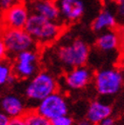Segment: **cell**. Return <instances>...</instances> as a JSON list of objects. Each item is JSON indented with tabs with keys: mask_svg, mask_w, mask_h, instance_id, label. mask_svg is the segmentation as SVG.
Segmentation results:
<instances>
[{
	"mask_svg": "<svg viewBox=\"0 0 124 125\" xmlns=\"http://www.w3.org/2000/svg\"><path fill=\"white\" fill-rule=\"evenodd\" d=\"M62 24L73 23L97 16L101 0H56Z\"/></svg>",
	"mask_w": 124,
	"mask_h": 125,
	"instance_id": "obj_1",
	"label": "cell"
},
{
	"mask_svg": "<svg viewBox=\"0 0 124 125\" xmlns=\"http://www.w3.org/2000/svg\"><path fill=\"white\" fill-rule=\"evenodd\" d=\"M24 30L40 45H49L56 41L63 31V24L31 13Z\"/></svg>",
	"mask_w": 124,
	"mask_h": 125,
	"instance_id": "obj_2",
	"label": "cell"
},
{
	"mask_svg": "<svg viewBox=\"0 0 124 125\" xmlns=\"http://www.w3.org/2000/svg\"><path fill=\"white\" fill-rule=\"evenodd\" d=\"M90 46L83 40L75 39L64 44L57 50V59L60 64L67 69L84 66L90 58Z\"/></svg>",
	"mask_w": 124,
	"mask_h": 125,
	"instance_id": "obj_3",
	"label": "cell"
},
{
	"mask_svg": "<svg viewBox=\"0 0 124 125\" xmlns=\"http://www.w3.org/2000/svg\"><path fill=\"white\" fill-rule=\"evenodd\" d=\"M58 91V82L48 71H39L29 80L24 95L31 102L40 103L48 96Z\"/></svg>",
	"mask_w": 124,
	"mask_h": 125,
	"instance_id": "obj_4",
	"label": "cell"
},
{
	"mask_svg": "<svg viewBox=\"0 0 124 125\" xmlns=\"http://www.w3.org/2000/svg\"><path fill=\"white\" fill-rule=\"evenodd\" d=\"M94 85L98 95L112 97L117 95L123 86L122 72L117 68H103L94 74Z\"/></svg>",
	"mask_w": 124,
	"mask_h": 125,
	"instance_id": "obj_5",
	"label": "cell"
},
{
	"mask_svg": "<svg viewBox=\"0 0 124 125\" xmlns=\"http://www.w3.org/2000/svg\"><path fill=\"white\" fill-rule=\"evenodd\" d=\"M0 34L5 43L8 56L12 58L21 52L36 49V41L24 29H10L2 27Z\"/></svg>",
	"mask_w": 124,
	"mask_h": 125,
	"instance_id": "obj_6",
	"label": "cell"
},
{
	"mask_svg": "<svg viewBox=\"0 0 124 125\" xmlns=\"http://www.w3.org/2000/svg\"><path fill=\"white\" fill-rule=\"evenodd\" d=\"M39 55L36 50H28L13 57L12 69L17 79H31L39 72Z\"/></svg>",
	"mask_w": 124,
	"mask_h": 125,
	"instance_id": "obj_7",
	"label": "cell"
},
{
	"mask_svg": "<svg viewBox=\"0 0 124 125\" xmlns=\"http://www.w3.org/2000/svg\"><path fill=\"white\" fill-rule=\"evenodd\" d=\"M36 110L41 115L52 121L60 116L67 115L69 107L65 96L57 91L38 103Z\"/></svg>",
	"mask_w": 124,
	"mask_h": 125,
	"instance_id": "obj_8",
	"label": "cell"
},
{
	"mask_svg": "<svg viewBox=\"0 0 124 125\" xmlns=\"http://www.w3.org/2000/svg\"><path fill=\"white\" fill-rule=\"evenodd\" d=\"M31 12L24 3H15L8 9L4 10L2 27L10 29H24L29 21Z\"/></svg>",
	"mask_w": 124,
	"mask_h": 125,
	"instance_id": "obj_9",
	"label": "cell"
},
{
	"mask_svg": "<svg viewBox=\"0 0 124 125\" xmlns=\"http://www.w3.org/2000/svg\"><path fill=\"white\" fill-rule=\"evenodd\" d=\"M94 78V73L89 67L79 66L69 69L64 76V84L72 91L83 90Z\"/></svg>",
	"mask_w": 124,
	"mask_h": 125,
	"instance_id": "obj_10",
	"label": "cell"
},
{
	"mask_svg": "<svg viewBox=\"0 0 124 125\" xmlns=\"http://www.w3.org/2000/svg\"><path fill=\"white\" fill-rule=\"evenodd\" d=\"M31 13L41 15L49 21H60V13L56 1L51 0H23Z\"/></svg>",
	"mask_w": 124,
	"mask_h": 125,
	"instance_id": "obj_11",
	"label": "cell"
},
{
	"mask_svg": "<svg viewBox=\"0 0 124 125\" xmlns=\"http://www.w3.org/2000/svg\"><path fill=\"white\" fill-rule=\"evenodd\" d=\"M0 110L9 118L22 117L27 113L23 100L15 94H7L0 99Z\"/></svg>",
	"mask_w": 124,
	"mask_h": 125,
	"instance_id": "obj_12",
	"label": "cell"
},
{
	"mask_svg": "<svg viewBox=\"0 0 124 125\" xmlns=\"http://www.w3.org/2000/svg\"><path fill=\"white\" fill-rule=\"evenodd\" d=\"M112 116V107L101 100H95L90 103L85 113V119L92 125H99L107 117Z\"/></svg>",
	"mask_w": 124,
	"mask_h": 125,
	"instance_id": "obj_13",
	"label": "cell"
},
{
	"mask_svg": "<svg viewBox=\"0 0 124 125\" xmlns=\"http://www.w3.org/2000/svg\"><path fill=\"white\" fill-rule=\"evenodd\" d=\"M122 46L119 33L115 30L103 32L96 40V47L103 53H114Z\"/></svg>",
	"mask_w": 124,
	"mask_h": 125,
	"instance_id": "obj_14",
	"label": "cell"
},
{
	"mask_svg": "<svg viewBox=\"0 0 124 125\" xmlns=\"http://www.w3.org/2000/svg\"><path fill=\"white\" fill-rule=\"evenodd\" d=\"M117 27V16L111 10H101L92 21V29L96 33L114 30Z\"/></svg>",
	"mask_w": 124,
	"mask_h": 125,
	"instance_id": "obj_15",
	"label": "cell"
},
{
	"mask_svg": "<svg viewBox=\"0 0 124 125\" xmlns=\"http://www.w3.org/2000/svg\"><path fill=\"white\" fill-rule=\"evenodd\" d=\"M16 79L12 69V64L7 60L0 62V90L13 84Z\"/></svg>",
	"mask_w": 124,
	"mask_h": 125,
	"instance_id": "obj_16",
	"label": "cell"
},
{
	"mask_svg": "<svg viewBox=\"0 0 124 125\" xmlns=\"http://www.w3.org/2000/svg\"><path fill=\"white\" fill-rule=\"evenodd\" d=\"M26 125H52L51 120L41 115L37 110H30L23 116Z\"/></svg>",
	"mask_w": 124,
	"mask_h": 125,
	"instance_id": "obj_17",
	"label": "cell"
},
{
	"mask_svg": "<svg viewBox=\"0 0 124 125\" xmlns=\"http://www.w3.org/2000/svg\"><path fill=\"white\" fill-rule=\"evenodd\" d=\"M52 125H73V119L69 115H63L60 116L56 119L51 121Z\"/></svg>",
	"mask_w": 124,
	"mask_h": 125,
	"instance_id": "obj_18",
	"label": "cell"
},
{
	"mask_svg": "<svg viewBox=\"0 0 124 125\" xmlns=\"http://www.w3.org/2000/svg\"><path fill=\"white\" fill-rule=\"evenodd\" d=\"M7 56H8L7 49H6V46H5V43L3 41L2 36L0 34V62L6 60Z\"/></svg>",
	"mask_w": 124,
	"mask_h": 125,
	"instance_id": "obj_19",
	"label": "cell"
},
{
	"mask_svg": "<svg viewBox=\"0 0 124 125\" xmlns=\"http://www.w3.org/2000/svg\"><path fill=\"white\" fill-rule=\"evenodd\" d=\"M117 15L121 20H124V0H115Z\"/></svg>",
	"mask_w": 124,
	"mask_h": 125,
	"instance_id": "obj_20",
	"label": "cell"
},
{
	"mask_svg": "<svg viewBox=\"0 0 124 125\" xmlns=\"http://www.w3.org/2000/svg\"><path fill=\"white\" fill-rule=\"evenodd\" d=\"M17 0H0V7H1L3 10L8 9L9 7H11L12 5H14Z\"/></svg>",
	"mask_w": 124,
	"mask_h": 125,
	"instance_id": "obj_21",
	"label": "cell"
},
{
	"mask_svg": "<svg viewBox=\"0 0 124 125\" xmlns=\"http://www.w3.org/2000/svg\"><path fill=\"white\" fill-rule=\"evenodd\" d=\"M11 118H9L4 112L0 110V125H8Z\"/></svg>",
	"mask_w": 124,
	"mask_h": 125,
	"instance_id": "obj_22",
	"label": "cell"
},
{
	"mask_svg": "<svg viewBox=\"0 0 124 125\" xmlns=\"http://www.w3.org/2000/svg\"><path fill=\"white\" fill-rule=\"evenodd\" d=\"M8 125H26L23 120V117H17V118H11Z\"/></svg>",
	"mask_w": 124,
	"mask_h": 125,
	"instance_id": "obj_23",
	"label": "cell"
},
{
	"mask_svg": "<svg viewBox=\"0 0 124 125\" xmlns=\"http://www.w3.org/2000/svg\"><path fill=\"white\" fill-rule=\"evenodd\" d=\"M99 125H116V120L112 116H110V117H107L106 119H104Z\"/></svg>",
	"mask_w": 124,
	"mask_h": 125,
	"instance_id": "obj_24",
	"label": "cell"
},
{
	"mask_svg": "<svg viewBox=\"0 0 124 125\" xmlns=\"http://www.w3.org/2000/svg\"><path fill=\"white\" fill-rule=\"evenodd\" d=\"M119 36H120V39H121V44H122V47H124V24H122V26L120 27L119 31Z\"/></svg>",
	"mask_w": 124,
	"mask_h": 125,
	"instance_id": "obj_25",
	"label": "cell"
},
{
	"mask_svg": "<svg viewBox=\"0 0 124 125\" xmlns=\"http://www.w3.org/2000/svg\"><path fill=\"white\" fill-rule=\"evenodd\" d=\"M77 125H92L88 120L86 119H84V120H82V121H79L78 122V124Z\"/></svg>",
	"mask_w": 124,
	"mask_h": 125,
	"instance_id": "obj_26",
	"label": "cell"
},
{
	"mask_svg": "<svg viewBox=\"0 0 124 125\" xmlns=\"http://www.w3.org/2000/svg\"><path fill=\"white\" fill-rule=\"evenodd\" d=\"M51 1H56V0H51Z\"/></svg>",
	"mask_w": 124,
	"mask_h": 125,
	"instance_id": "obj_27",
	"label": "cell"
}]
</instances>
